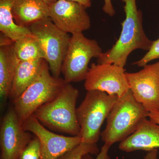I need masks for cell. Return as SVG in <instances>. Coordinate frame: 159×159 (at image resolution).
<instances>
[{"label": "cell", "mask_w": 159, "mask_h": 159, "mask_svg": "<svg viewBox=\"0 0 159 159\" xmlns=\"http://www.w3.org/2000/svg\"><path fill=\"white\" fill-rule=\"evenodd\" d=\"M158 149L148 152L143 159H158Z\"/></svg>", "instance_id": "25"}, {"label": "cell", "mask_w": 159, "mask_h": 159, "mask_svg": "<svg viewBox=\"0 0 159 159\" xmlns=\"http://www.w3.org/2000/svg\"><path fill=\"white\" fill-rule=\"evenodd\" d=\"M99 150L97 144H89L81 142L77 147L69 151L57 159H82L87 154H98Z\"/></svg>", "instance_id": "19"}, {"label": "cell", "mask_w": 159, "mask_h": 159, "mask_svg": "<svg viewBox=\"0 0 159 159\" xmlns=\"http://www.w3.org/2000/svg\"><path fill=\"white\" fill-rule=\"evenodd\" d=\"M67 1L79 3V4L85 6L87 8L90 7L91 5H92L91 0H67Z\"/></svg>", "instance_id": "26"}, {"label": "cell", "mask_w": 159, "mask_h": 159, "mask_svg": "<svg viewBox=\"0 0 159 159\" xmlns=\"http://www.w3.org/2000/svg\"><path fill=\"white\" fill-rule=\"evenodd\" d=\"M45 60L41 59L19 61L16 70L9 97L13 102L35 79Z\"/></svg>", "instance_id": "16"}, {"label": "cell", "mask_w": 159, "mask_h": 159, "mask_svg": "<svg viewBox=\"0 0 159 159\" xmlns=\"http://www.w3.org/2000/svg\"><path fill=\"white\" fill-rule=\"evenodd\" d=\"M148 111L134 98L130 90L119 97L107 118L106 128L101 133L104 144L111 146L133 134L148 117Z\"/></svg>", "instance_id": "3"}, {"label": "cell", "mask_w": 159, "mask_h": 159, "mask_svg": "<svg viewBox=\"0 0 159 159\" xmlns=\"http://www.w3.org/2000/svg\"><path fill=\"white\" fill-rule=\"evenodd\" d=\"M119 148L126 152L138 150L149 152L159 148V125L147 118L136 130L120 142Z\"/></svg>", "instance_id": "13"}, {"label": "cell", "mask_w": 159, "mask_h": 159, "mask_svg": "<svg viewBox=\"0 0 159 159\" xmlns=\"http://www.w3.org/2000/svg\"><path fill=\"white\" fill-rule=\"evenodd\" d=\"M16 0H0V31L13 42L32 35L28 27L17 25L15 22L12 9Z\"/></svg>", "instance_id": "17"}, {"label": "cell", "mask_w": 159, "mask_h": 159, "mask_svg": "<svg viewBox=\"0 0 159 159\" xmlns=\"http://www.w3.org/2000/svg\"><path fill=\"white\" fill-rule=\"evenodd\" d=\"M12 13L17 25L29 27L33 23L49 17V6L41 0H16Z\"/></svg>", "instance_id": "15"}, {"label": "cell", "mask_w": 159, "mask_h": 159, "mask_svg": "<svg viewBox=\"0 0 159 159\" xmlns=\"http://www.w3.org/2000/svg\"><path fill=\"white\" fill-rule=\"evenodd\" d=\"M119 97L98 90L87 91L84 99L76 109L83 143L97 144L101 126Z\"/></svg>", "instance_id": "4"}, {"label": "cell", "mask_w": 159, "mask_h": 159, "mask_svg": "<svg viewBox=\"0 0 159 159\" xmlns=\"http://www.w3.org/2000/svg\"><path fill=\"white\" fill-rule=\"evenodd\" d=\"M87 91L98 90L122 97L130 90L124 68L112 64L92 63L84 80Z\"/></svg>", "instance_id": "8"}, {"label": "cell", "mask_w": 159, "mask_h": 159, "mask_svg": "<svg viewBox=\"0 0 159 159\" xmlns=\"http://www.w3.org/2000/svg\"><path fill=\"white\" fill-rule=\"evenodd\" d=\"M124 3L125 19L119 39L108 51L97 58V63L112 64L124 68L129 55L141 49L148 51L153 41L145 34L142 25V13L137 8L136 0H121Z\"/></svg>", "instance_id": "1"}, {"label": "cell", "mask_w": 159, "mask_h": 159, "mask_svg": "<svg viewBox=\"0 0 159 159\" xmlns=\"http://www.w3.org/2000/svg\"><path fill=\"white\" fill-rule=\"evenodd\" d=\"M13 43L3 35L1 37L0 97L2 101L9 97L16 70L20 61L15 52Z\"/></svg>", "instance_id": "14"}, {"label": "cell", "mask_w": 159, "mask_h": 159, "mask_svg": "<svg viewBox=\"0 0 159 159\" xmlns=\"http://www.w3.org/2000/svg\"><path fill=\"white\" fill-rule=\"evenodd\" d=\"M111 146L106 144L104 145L101 148V150L99 151V153L97 154V157L95 159H111L108 154L109 150ZM82 159H93L90 157L89 154H87L84 156Z\"/></svg>", "instance_id": "22"}, {"label": "cell", "mask_w": 159, "mask_h": 159, "mask_svg": "<svg viewBox=\"0 0 159 159\" xmlns=\"http://www.w3.org/2000/svg\"><path fill=\"white\" fill-rule=\"evenodd\" d=\"M78 96V89L67 83L57 97L41 106L33 115L51 130L72 136H79L76 107Z\"/></svg>", "instance_id": "2"}, {"label": "cell", "mask_w": 159, "mask_h": 159, "mask_svg": "<svg viewBox=\"0 0 159 159\" xmlns=\"http://www.w3.org/2000/svg\"><path fill=\"white\" fill-rule=\"evenodd\" d=\"M43 1V2L48 4V5L50 6L51 4H53V3L55 2L57 0H41Z\"/></svg>", "instance_id": "27"}, {"label": "cell", "mask_w": 159, "mask_h": 159, "mask_svg": "<svg viewBox=\"0 0 159 159\" xmlns=\"http://www.w3.org/2000/svg\"><path fill=\"white\" fill-rule=\"evenodd\" d=\"M15 52L20 61L44 59V55L38 42L33 35L13 43Z\"/></svg>", "instance_id": "18"}, {"label": "cell", "mask_w": 159, "mask_h": 159, "mask_svg": "<svg viewBox=\"0 0 159 159\" xmlns=\"http://www.w3.org/2000/svg\"><path fill=\"white\" fill-rule=\"evenodd\" d=\"M40 143L35 136L31 140L21 154L19 159H41Z\"/></svg>", "instance_id": "20"}, {"label": "cell", "mask_w": 159, "mask_h": 159, "mask_svg": "<svg viewBox=\"0 0 159 159\" xmlns=\"http://www.w3.org/2000/svg\"><path fill=\"white\" fill-rule=\"evenodd\" d=\"M28 28L38 42L51 74L59 77L71 36L55 25L49 17L33 23Z\"/></svg>", "instance_id": "6"}, {"label": "cell", "mask_w": 159, "mask_h": 159, "mask_svg": "<svg viewBox=\"0 0 159 159\" xmlns=\"http://www.w3.org/2000/svg\"><path fill=\"white\" fill-rule=\"evenodd\" d=\"M31 138L29 132L23 129L13 107H10L1 122V159H19Z\"/></svg>", "instance_id": "11"}, {"label": "cell", "mask_w": 159, "mask_h": 159, "mask_svg": "<svg viewBox=\"0 0 159 159\" xmlns=\"http://www.w3.org/2000/svg\"><path fill=\"white\" fill-rule=\"evenodd\" d=\"M86 7L67 0H57L49 6V17L54 25L66 33H82L90 28Z\"/></svg>", "instance_id": "12"}, {"label": "cell", "mask_w": 159, "mask_h": 159, "mask_svg": "<svg viewBox=\"0 0 159 159\" xmlns=\"http://www.w3.org/2000/svg\"><path fill=\"white\" fill-rule=\"evenodd\" d=\"M148 117L152 122L159 125V111L149 112Z\"/></svg>", "instance_id": "24"}, {"label": "cell", "mask_w": 159, "mask_h": 159, "mask_svg": "<svg viewBox=\"0 0 159 159\" xmlns=\"http://www.w3.org/2000/svg\"><path fill=\"white\" fill-rule=\"evenodd\" d=\"M50 72L45 60L37 77L13 102V108L22 123L41 106L54 99L66 84L63 78L54 77Z\"/></svg>", "instance_id": "5"}, {"label": "cell", "mask_w": 159, "mask_h": 159, "mask_svg": "<svg viewBox=\"0 0 159 159\" xmlns=\"http://www.w3.org/2000/svg\"><path fill=\"white\" fill-rule=\"evenodd\" d=\"M102 53L97 41L87 38L83 33L72 34L61 67L65 81L70 84L85 80L91 59L98 58Z\"/></svg>", "instance_id": "7"}, {"label": "cell", "mask_w": 159, "mask_h": 159, "mask_svg": "<svg viewBox=\"0 0 159 159\" xmlns=\"http://www.w3.org/2000/svg\"><path fill=\"white\" fill-rule=\"evenodd\" d=\"M25 130L35 135L40 143L41 159H57L82 142L79 136H66L48 130L32 115L22 123Z\"/></svg>", "instance_id": "10"}, {"label": "cell", "mask_w": 159, "mask_h": 159, "mask_svg": "<svg viewBox=\"0 0 159 159\" xmlns=\"http://www.w3.org/2000/svg\"><path fill=\"white\" fill-rule=\"evenodd\" d=\"M159 58V38L153 41L150 48L141 59L133 63L139 67H144L153 60Z\"/></svg>", "instance_id": "21"}, {"label": "cell", "mask_w": 159, "mask_h": 159, "mask_svg": "<svg viewBox=\"0 0 159 159\" xmlns=\"http://www.w3.org/2000/svg\"><path fill=\"white\" fill-rule=\"evenodd\" d=\"M125 76L135 99L148 112L159 111V61Z\"/></svg>", "instance_id": "9"}, {"label": "cell", "mask_w": 159, "mask_h": 159, "mask_svg": "<svg viewBox=\"0 0 159 159\" xmlns=\"http://www.w3.org/2000/svg\"><path fill=\"white\" fill-rule=\"evenodd\" d=\"M103 1H104V5L102 7V10L109 16H113L116 13V11L114 9L111 0H103Z\"/></svg>", "instance_id": "23"}]
</instances>
